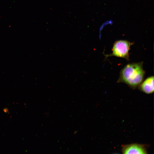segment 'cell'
Listing matches in <instances>:
<instances>
[{
  "instance_id": "cell-4",
  "label": "cell",
  "mask_w": 154,
  "mask_h": 154,
  "mask_svg": "<svg viewBox=\"0 0 154 154\" xmlns=\"http://www.w3.org/2000/svg\"><path fill=\"white\" fill-rule=\"evenodd\" d=\"M139 90L147 94L152 93L154 91V77H149L143 81L138 87Z\"/></svg>"
},
{
  "instance_id": "cell-3",
  "label": "cell",
  "mask_w": 154,
  "mask_h": 154,
  "mask_svg": "<svg viewBox=\"0 0 154 154\" xmlns=\"http://www.w3.org/2000/svg\"><path fill=\"white\" fill-rule=\"evenodd\" d=\"M122 151L123 154H147L145 145L137 143H133L123 146Z\"/></svg>"
},
{
  "instance_id": "cell-1",
  "label": "cell",
  "mask_w": 154,
  "mask_h": 154,
  "mask_svg": "<svg viewBox=\"0 0 154 154\" xmlns=\"http://www.w3.org/2000/svg\"><path fill=\"white\" fill-rule=\"evenodd\" d=\"M143 62L127 64L121 70L117 82L125 83L131 88L138 87L144 80L145 72Z\"/></svg>"
},
{
  "instance_id": "cell-2",
  "label": "cell",
  "mask_w": 154,
  "mask_h": 154,
  "mask_svg": "<svg viewBox=\"0 0 154 154\" xmlns=\"http://www.w3.org/2000/svg\"><path fill=\"white\" fill-rule=\"evenodd\" d=\"M133 44V42L127 40H117L113 44L112 53L109 54H104L105 58L114 56L125 58L129 60V51L131 46Z\"/></svg>"
}]
</instances>
